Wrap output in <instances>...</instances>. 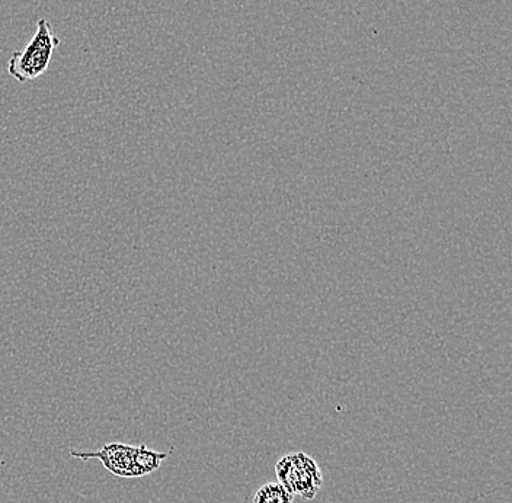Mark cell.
Segmentation results:
<instances>
[{
    "instance_id": "3957f363",
    "label": "cell",
    "mask_w": 512,
    "mask_h": 503,
    "mask_svg": "<svg viewBox=\"0 0 512 503\" xmlns=\"http://www.w3.org/2000/svg\"><path fill=\"white\" fill-rule=\"evenodd\" d=\"M134 453H136V447L114 442V444L104 445L102 450L96 451V453H79V451L72 450L70 456L82 458V460L99 458L105 469L110 470L115 476L133 477Z\"/></svg>"
},
{
    "instance_id": "277c9868",
    "label": "cell",
    "mask_w": 512,
    "mask_h": 503,
    "mask_svg": "<svg viewBox=\"0 0 512 503\" xmlns=\"http://www.w3.org/2000/svg\"><path fill=\"white\" fill-rule=\"evenodd\" d=\"M171 454L172 450L166 451V453H158V451L149 450L146 445H140L134 453L133 477H142L156 472L162 461Z\"/></svg>"
},
{
    "instance_id": "7a4b0ae2",
    "label": "cell",
    "mask_w": 512,
    "mask_h": 503,
    "mask_svg": "<svg viewBox=\"0 0 512 503\" xmlns=\"http://www.w3.org/2000/svg\"><path fill=\"white\" fill-rule=\"evenodd\" d=\"M275 476L293 496L313 501L323 485V474L315 458L304 453L286 454L275 464Z\"/></svg>"
},
{
    "instance_id": "6da1fadb",
    "label": "cell",
    "mask_w": 512,
    "mask_h": 503,
    "mask_svg": "<svg viewBox=\"0 0 512 503\" xmlns=\"http://www.w3.org/2000/svg\"><path fill=\"white\" fill-rule=\"evenodd\" d=\"M60 46L54 35L53 25L47 19L37 22V31L27 47L12 53L8 62V73L19 83L30 82L47 72L54 51Z\"/></svg>"
},
{
    "instance_id": "5b68a950",
    "label": "cell",
    "mask_w": 512,
    "mask_h": 503,
    "mask_svg": "<svg viewBox=\"0 0 512 503\" xmlns=\"http://www.w3.org/2000/svg\"><path fill=\"white\" fill-rule=\"evenodd\" d=\"M294 496L280 483H265L254 493L251 503H293Z\"/></svg>"
}]
</instances>
